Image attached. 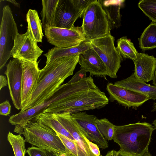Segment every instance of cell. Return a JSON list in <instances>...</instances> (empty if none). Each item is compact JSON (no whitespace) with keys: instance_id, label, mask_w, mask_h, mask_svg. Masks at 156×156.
Segmentation results:
<instances>
[{"instance_id":"6da1fadb","label":"cell","mask_w":156,"mask_h":156,"mask_svg":"<svg viewBox=\"0 0 156 156\" xmlns=\"http://www.w3.org/2000/svg\"><path fill=\"white\" fill-rule=\"evenodd\" d=\"M65 98L51 104L44 112L71 113L101 108L108 104L105 93L90 76L73 83H67Z\"/></svg>"},{"instance_id":"7a4b0ae2","label":"cell","mask_w":156,"mask_h":156,"mask_svg":"<svg viewBox=\"0 0 156 156\" xmlns=\"http://www.w3.org/2000/svg\"><path fill=\"white\" fill-rule=\"evenodd\" d=\"M79 55L57 59L40 70L37 86L23 112L39 104L55 92L68 77L72 75Z\"/></svg>"},{"instance_id":"3957f363","label":"cell","mask_w":156,"mask_h":156,"mask_svg":"<svg viewBox=\"0 0 156 156\" xmlns=\"http://www.w3.org/2000/svg\"><path fill=\"white\" fill-rule=\"evenodd\" d=\"M153 126L146 122L114 126L113 140L128 156H141L148 150Z\"/></svg>"},{"instance_id":"277c9868","label":"cell","mask_w":156,"mask_h":156,"mask_svg":"<svg viewBox=\"0 0 156 156\" xmlns=\"http://www.w3.org/2000/svg\"><path fill=\"white\" fill-rule=\"evenodd\" d=\"M22 134L26 142L40 149L56 153L69 151L56 132L37 120L28 121Z\"/></svg>"},{"instance_id":"5b68a950","label":"cell","mask_w":156,"mask_h":156,"mask_svg":"<svg viewBox=\"0 0 156 156\" xmlns=\"http://www.w3.org/2000/svg\"><path fill=\"white\" fill-rule=\"evenodd\" d=\"M81 26L86 40L91 41L111 34L109 19L98 0H94L85 9Z\"/></svg>"},{"instance_id":"8992f818","label":"cell","mask_w":156,"mask_h":156,"mask_svg":"<svg viewBox=\"0 0 156 156\" xmlns=\"http://www.w3.org/2000/svg\"><path fill=\"white\" fill-rule=\"evenodd\" d=\"M114 37L111 34L91 41L92 48L100 56L105 65L110 78L117 77V73L123 59L114 45Z\"/></svg>"},{"instance_id":"52a82bcc","label":"cell","mask_w":156,"mask_h":156,"mask_svg":"<svg viewBox=\"0 0 156 156\" xmlns=\"http://www.w3.org/2000/svg\"><path fill=\"white\" fill-rule=\"evenodd\" d=\"M18 33L17 25L11 9L9 5H6L3 9L0 24V69L3 68L9 59L12 57L11 52L14 45V40Z\"/></svg>"},{"instance_id":"ba28073f","label":"cell","mask_w":156,"mask_h":156,"mask_svg":"<svg viewBox=\"0 0 156 156\" xmlns=\"http://www.w3.org/2000/svg\"><path fill=\"white\" fill-rule=\"evenodd\" d=\"M44 31L47 41L58 48L76 46L86 40L81 27L74 26L70 29L53 27Z\"/></svg>"},{"instance_id":"9c48e42d","label":"cell","mask_w":156,"mask_h":156,"mask_svg":"<svg viewBox=\"0 0 156 156\" xmlns=\"http://www.w3.org/2000/svg\"><path fill=\"white\" fill-rule=\"evenodd\" d=\"M43 52L27 30L25 33L16 35L11 56L22 62H36Z\"/></svg>"},{"instance_id":"30bf717a","label":"cell","mask_w":156,"mask_h":156,"mask_svg":"<svg viewBox=\"0 0 156 156\" xmlns=\"http://www.w3.org/2000/svg\"><path fill=\"white\" fill-rule=\"evenodd\" d=\"M8 82L11 98L15 107L22 108L23 68L22 62L17 58L10 60L6 66L5 72Z\"/></svg>"},{"instance_id":"8fae6325","label":"cell","mask_w":156,"mask_h":156,"mask_svg":"<svg viewBox=\"0 0 156 156\" xmlns=\"http://www.w3.org/2000/svg\"><path fill=\"white\" fill-rule=\"evenodd\" d=\"M106 89L111 101H115L125 108H136L150 99L145 95L118 86L112 83L107 84Z\"/></svg>"},{"instance_id":"7c38bea8","label":"cell","mask_w":156,"mask_h":156,"mask_svg":"<svg viewBox=\"0 0 156 156\" xmlns=\"http://www.w3.org/2000/svg\"><path fill=\"white\" fill-rule=\"evenodd\" d=\"M84 11L77 8L72 0H59L55 10L54 27L70 29Z\"/></svg>"},{"instance_id":"4fadbf2b","label":"cell","mask_w":156,"mask_h":156,"mask_svg":"<svg viewBox=\"0 0 156 156\" xmlns=\"http://www.w3.org/2000/svg\"><path fill=\"white\" fill-rule=\"evenodd\" d=\"M56 117L73 137L80 148L87 156H97L90 150L89 142L83 130L69 112L55 113Z\"/></svg>"},{"instance_id":"5bb4252c","label":"cell","mask_w":156,"mask_h":156,"mask_svg":"<svg viewBox=\"0 0 156 156\" xmlns=\"http://www.w3.org/2000/svg\"><path fill=\"white\" fill-rule=\"evenodd\" d=\"M72 117L80 125L87 138L100 148L105 149L108 147V144L99 131L95 120L97 117L94 115L87 114L86 112L71 113Z\"/></svg>"},{"instance_id":"9a60e30c","label":"cell","mask_w":156,"mask_h":156,"mask_svg":"<svg viewBox=\"0 0 156 156\" xmlns=\"http://www.w3.org/2000/svg\"><path fill=\"white\" fill-rule=\"evenodd\" d=\"M39 62H22V108L26 105L36 88L40 70L38 67Z\"/></svg>"},{"instance_id":"2e32d148","label":"cell","mask_w":156,"mask_h":156,"mask_svg":"<svg viewBox=\"0 0 156 156\" xmlns=\"http://www.w3.org/2000/svg\"><path fill=\"white\" fill-rule=\"evenodd\" d=\"M78 63L90 75L106 79L108 76L107 68L96 52L92 48L79 55Z\"/></svg>"},{"instance_id":"e0dca14e","label":"cell","mask_w":156,"mask_h":156,"mask_svg":"<svg viewBox=\"0 0 156 156\" xmlns=\"http://www.w3.org/2000/svg\"><path fill=\"white\" fill-rule=\"evenodd\" d=\"M133 62L135 65L133 73L136 78L146 83L153 80L156 69V58L153 55L140 53Z\"/></svg>"},{"instance_id":"ac0fdd59","label":"cell","mask_w":156,"mask_h":156,"mask_svg":"<svg viewBox=\"0 0 156 156\" xmlns=\"http://www.w3.org/2000/svg\"><path fill=\"white\" fill-rule=\"evenodd\" d=\"M114 84L118 86L145 95L150 99L156 100V86L147 84L137 79L133 73L128 77L116 81Z\"/></svg>"},{"instance_id":"d6986e66","label":"cell","mask_w":156,"mask_h":156,"mask_svg":"<svg viewBox=\"0 0 156 156\" xmlns=\"http://www.w3.org/2000/svg\"><path fill=\"white\" fill-rule=\"evenodd\" d=\"M91 48V41L87 40L76 46L66 48L55 47L44 54L46 58V64L59 58L80 55Z\"/></svg>"},{"instance_id":"ffe728a7","label":"cell","mask_w":156,"mask_h":156,"mask_svg":"<svg viewBox=\"0 0 156 156\" xmlns=\"http://www.w3.org/2000/svg\"><path fill=\"white\" fill-rule=\"evenodd\" d=\"M98 1L109 19L112 29L119 27L121 25L122 17L120 9L123 5L125 0Z\"/></svg>"},{"instance_id":"44dd1931","label":"cell","mask_w":156,"mask_h":156,"mask_svg":"<svg viewBox=\"0 0 156 156\" xmlns=\"http://www.w3.org/2000/svg\"><path fill=\"white\" fill-rule=\"evenodd\" d=\"M27 29L30 34L37 42H42L44 34L42 23L37 11L35 9H29L26 15Z\"/></svg>"},{"instance_id":"7402d4cb","label":"cell","mask_w":156,"mask_h":156,"mask_svg":"<svg viewBox=\"0 0 156 156\" xmlns=\"http://www.w3.org/2000/svg\"><path fill=\"white\" fill-rule=\"evenodd\" d=\"M59 0H42L41 12L44 30L54 27V19L56 6Z\"/></svg>"},{"instance_id":"603a6c76","label":"cell","mask_w":156,"mask_h":156,"mask_svg":"<svg viewBox=\"0 0 156 156\" xmlns=\"http://www.w3.org/2000/svg\"><path fill=\"white\" fill-rule=\"evenodd\" d=\"M41 123L54 130L56 132L76 141L72 136L58 121L55 114L44 112L37 119Z\"/></svg>"},{"instance_id":"cb8c5ba5","label":"cell","mask_w":156,"mask_h":156,"mask_svg":"<svg viewBox=\"0 0 156 156\" xmlns=\"http://www.w3.org/2000/svg\"><path fill=\"white\" fill-rule=\"evenodd\" d=\"M139 47L143 51L156 48V23L152 22L138 39Z\"/></svg>"},{"instance_id":"d4e9b609","label":"cell","mask_w":156,"mask_h":156,"mask_svg":"<svg viewBox=\"0 0 156 156\" xmlns=\"http://www.w3.org/2000/svg\"><path fill=\"white\" fill-rule=\"evenodd\" d=\"M117 50L123 58H128L133 61L137 57L139 53L133 44L126 36L123 37L117 41Z\"/></svg>"},{"instance_id":"484cf974","label":"cell","mask_w":156,"mask_h":156,"mask_svg":"<svg viewBox=\"0 0 156 156\" xmlns=\"http://www.w3.org/2000/svg\"><path fill=\"white\" fill-rule=\"evenodd\" d=\"M7 140L11 146L15 156H25L26 149L25 139L20 135H15L9 131Z\"/></svg>"},{"instance_id":"4316f807","label":"cell","mask_w":156,"mask_h":156,"mask_svg":"<svg viewBox=\"0 0 156 156\" xmlns=\"http://www.w3.org/2000/svg\"><path fill=\"white\" fill-rule=\"evenodd\" d=\"M95 122L102 135L106 140H113L114 135L115 125L106 118H96Z\"/></svg>"},{"instance_id":"83f0119b","label":"cell","mask_w":156,"mask_h":156,"mask_svg":"<svg viewBox=\"0 0 156 156\" xmlns=\"http://www.w3.org/2000/svg\"><path fill=\"white\" fill-rule=\"evenodd\" d=\"M138 5L150 20L156 23V0H140Z\"/></svg>"},{"instance_id":"f1b7e54d","label":"cell","mask_w":156,"mask_h":156,"mask_svg":"<svg viewBox=\"0 0 156 156\" xmlns=\"http://www.w3.org/2000/svg\"><path fill=\"white\" fill-rule=\"evenodd\" d=\"M67 149L75 156H87L80 148L76 141L72 140L56 132Z\"/></svg>"},{"instance_id":"f546056e","label":"cell","mask_w":156,"mask_h":156,"mask_svg":"<svg viewBox=\"0 0 156 156\" xmlns=\"http://www.w3.org/2000/svg\"><path fill=\"white\" fill-rule=\"evenodd\" d=\"M26 153L29 156H46L43 149L33 146L28 148Z\"/></svg>"},{"instance_id":"4dcf8cb0","label":"cell","mask_w":156,"mask_h":156,"mask_svg":"<svg viewBox=\"0 0 156 156\" xmlns=\"http://www.w3.org/2000/svg\"><path fill=\"white\" fill-rule=\"evenodd\" d=\"M11 106L7 100L0 104V114L1 115L7 116L11 113Z\"/></svg>"},{"instance_id":"1f68e13d","label":"cell","mask_w":156,"mask_h":156,"mask_svg":"<svg viewBox=\"0 0 156 156\" xmlns=\"http://www.w3.org/2000/svg\"><path fill=\"white\" fill-rule=\"evenodd\" d=\"M86 72H87L85 69L81 68L75 74L68 82L69 83H75L86 78L87 77Z\"/></svg>"},{"instance_id":"d6a6232c","label":"cell","mask_w":156,"mask_h":156,"mask_svg":"<svg viewBox=\"0 0 156 156\" xmlns=\"http://www.w3.org/2000/svg\"><path fill=\"white\" fill-rule=\"evenodd\" d=\"M72 2L77 8L84 11L88 5L94 0H72Z\"/></svg>"},{"instance_id":"836d02e7","label":"cell","mask_w":156,"mask_h":156,"mask_svg":"<svg viewBox=\"0 0 156 156\" xmlns=\"http://www.w3.org/2000/svg\"><path fill=\"white\" fill-rule=\"evenodd\" d=\"M89 145L90 149L93 154L97 156H103L101 154L99 147L95 144L89 141Z\"/></svg>"},{"instance_id":"e575fe53","label":"cell","mask_w":156,"mask_h":156,"mask_svg":"<svg viewBox=\"0 0 156 156\" xmlns=\"http://www.w3.org/2000/svg\"><path fill=\"white\" fill-rule=\"evenodd\" d=\"M105 156H128L119 151H117L112 150L108 151Z\"/></svg>"},{"instance_id":"d590c367","label":"cell","mask_w":156,"mask_h":156,"mask_svg":"<svg viewBox=\"0 0 156 156\" xmlns=\"http://www.w3.org/2000/svg\"><path fill=\"white\" fill-rule=\"evenodd\" d=\"M7 85H8V82L6 77L1 75H0V90Z\"/></svg>"},{"instance_id":"8d00e7d4","label":"cell","mask_w":156,"mask_h":156,"mask_svg":"<svg viewBox=\"0 0 156 156\" xmlns=\"http://www.w3.org/2000/svg\"><path fill=\"white\" fill-rule=\"evenodd\" d=\"M55 153L57 156H75L70 151L59 153Z\"/></svg>"},{"instance_id":"74e56055","label":"cell","mask_w":156,"mask_h":156,"mask_svg":"<svg viewBox=\"0 0 156 156\" xmlns=\"http://www.w3.org/2000/svg\"><path fill=\"white\" fill-rule=\"evenodd\" d=\"M46 156H57L53 151L43 149Z\"/></svg>"},{"instance_id":"f35d334b","label":"cell","mask_w":156,"mask_h":156,"mask_svg":"<svg viewBox=\"0 0 156 156\" xmlns=\"http://www.w3.org/2000/svg\"><path fill=\"white\" fill-rule=\"evenodd\" d=\"M6 1H8L12 4L14 5L15 6L18 7L20 8V4L17 2L15 0H5Z\"/></svg>"},{"instance_id":"ab89813d","label":"cell","mask_w":156,"mask_h":156,"mask_svg":"<svg viewBox=\"0 0 156 156\" xmlns=\"http://www.w3.org/2000/svg\"><path fill=\"white\" fill-rule=\"evenodd\" d=\"M152 84L156 86V69L155 71L154 78L153 80H152Z\"/></svg>"},{"instance_id":"60d3db41","label":"cell","mask_w":156,"mask_h":156,"mask_svg":"<svg viewBox=\"0 0 156 156\" xmlns=\"http://www.w3.org/2000/svg\"><path fill=\"white\" fill-rule=\"evenodd\" d=\"M152 108V109L151 111V112H154L156 111V102H154L153 103V105Z\"/></svg>"},{"instance_id":"b9f144b4","label":"cell","mask_w":156,"mask_h":156,"mask_svg":"<svg viewBox=\"0 0 156 156\" xmlns=\"http://www.w3.org/2000/svg\"><path fill=\"white\" fill-rule=\"evenodd\" d=\"M141 156H152V155L148 150Z\"/></svg>"},{"instance_id":"7bdbcfd3","label":"cell","mask_w":156,"mask_h":156,"mask_svg":"<svg viewBox=\"0 0 156 156\" xmlns=\"http://www.w3.org/2000/svg\"><path fill=\"white\" fill-rule=\"evenodd\" d=\"M152 124L153 125L154 130L156 129V119L153 121Z\"/></svg>"}]
</instances>
